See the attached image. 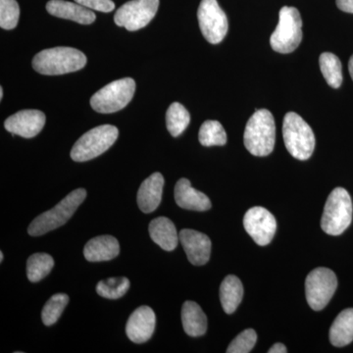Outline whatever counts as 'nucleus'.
<instances>
[{"label":"nucleus","mask_w":353,"mask_h":353,"mask_svg":"<svg viewBox=\"0 0 353 353\" xmlns=\"http://www.w3.org/2000/svg\"><path fill=\"white\" fill-rule=\"evenodd\" d=\"M276 141L275 120L270 111L260 109L246 124L243 143L254 157H267L273 152Z\"/></svg>","instance_id":"nucleus-2"},{"label":"nucleus","mask_w":353,"mask_h":353,"mask_svg":"<svg viewBox=\"0 0 353 353\" xmlns=\"http://www.w3.org/2000/svg\"><path fill=\"white\" fill-rule=\"evenodd\" d=\"M199 139L203 146L225 145L227 134L220 122L208 120L201 125Z\"/></svg>","instance_id":"nucleus-27"},{"label":"nucleus","mask_w":353,"mask_h":353,"mask_svg":"<svg viewBox=\"0 0 353 353\" xmlns=\"http://www.w3.org/2000/svg\"><path fill=\"white\" fill-rule=\"evenodd\" d=\"M163 187V176L158 172L143 181L139 187L137 197L139 208L143 213H152L159 206Z\"/></svg>","instance_id":"nucleus-17"},{"label":"nucleus","mask_w":353,"mask_h":353,"mask_svg":"<svg viewBox=\"0 0 353 353\" xmlns=\"http://www.w3.org/2000/svg\"><path fill=\"white\" fill-rule=\"evenodd\" d=\"M243 296V287L240 279L229 275L220 287V301L227 314H233L240 305Z\"/></svg>","instance_id":"nucleus-23"},{"label":"nucleus","mask_w":353,"mask_h":353,"mask_svg":"<svg viewBox=\"0 0 353 353\" xmlns=\"http://www.w3.org/2000/svg\"><path fill=\"white\" fill-rule=\"evenodd\" d=\"M246 233L260 246L268 245L277 231V221L266 208L255 206L243 217Z\"/></svg>","instance_id":"nucleus-12"},{"label":"nucleus","mask_w":353,"mask_h":353,"mask_svg":"<svg viewBox=\"0 0 353 353\" xmlns=\"http://www.w3.org/2000/svg\"><path fill=\"white\" fill-rule=\"evenodd\" d=\"M352 220V201L343 188H336L330 194L321 219V228L331 236H340Z\"/></svg>","instance_id":"nucleus-5"},{"label":"nucleus","mask_w":353,"mask_h":353,"mask_svg":"<svg viewBox=\"0 0 353 353\" xmlns=\"http://www.w3.org/2000/svg\"><path fill=\"white\" fill-rule=\"evenodd\" d=\"M2 97H3V88H0V99H2Z\"/></svg>","instance_id":"nucleus-36"},{"label":"nucleus","mask_w":353,"mask_h":353,"mask_svg":"<svg viewBox=\"0 0 353 353\" xmlns=\"http://www.w3.org/2000/svg\"><path fill=\"white\" fill-rule=\"evenodd\" d=\"M330 341L336 347L350 345L353 341V308L345 309L334 319L330 329Z\"/></svg>","instance_id":"nucleus-22"},{"label":"nucleus","mask_w":353,"mask_h":353,"mask_svg":"<svg viewBox=\"0 0 353 353\" xmlns=\"http://www.w3.org/2000/svg\"><path fill=\"white\" fill-rule=\"evenodd\" d=\"M336 6L343 12L353 13V0H336Z\"/></svg>","instance_id":"nucleus-33"},{"label":"nucleus","mask_w":353,"mask_h":353,"mask_svg":"<svg viewBox=\"0 0 353 353\" xmlns=\"http://www.w3.org/2000/svg\"><path fill=\"white\" fill-rule=\"evenodd\" d=\"M183 328L190 336H201L208 331V317L194 301H185L182 308Z\"/></svg>","instance_id":"nucleus-21"},{"label":"nucleus","mask_w":353,"mask_h":353,"mask_svg":"<svg viewBox=\"0 0 353 353\" xmlns=\"http://www.w3.org/2000/svg\"><path fill=\"white\" fill-rule=\"evenodd\" d=\"M69 296L65 294H57L48 299L41 311V320L46 326H52L68 305Z\"/></svg>","instance_id":"nucleus-29"},{"label":"nucleus","mask_w":353,"mask_h":353,"mask_svg":"<svg viewBox=\"0 0 353 353\" xmlns=\"http://www.w3.org/2000/svg\"><path fill=\"white\" fill-rule=\"evenodd\" d=\"M46 10L55 17L74 21L82 25L92 24L97 18L95 14L87 7L65 0H50L46 4Z\"/></svg>","instance_id":"nucleus-16"},{"label":"nucleus","mask_w":353,"mask_h":353,"mask_svg":"<svg viewBox=\"0 0 353 353\" xmlns=\"http://www.w3.org/2000/svg\"><path fill=\"white\" fill-rule=\"evenodd\" d=\"M283 137L288 152L296 159L307 160L314 152V132L299 114H285L283 123Z\"/></svg>","instance_id":"nucleus-4"},{"label":"nucleus","mask_w":353,"mask_h":353,"mask_svg":"<svg viewBox=\"0 0 353 353\" xmlns=\"http://www.w3.org/2000/svg\"><path fill=\"white\" fill-rule=\"evenodd\" d=\"M46 115L39 110H22L7 118L4 127L6 131L13 134L31 139L36 137L43 129Z\"/></svg>","instance_id":"nucleus-13"},{"label":"nucleus","mask_w":353,"mask_h":353,"mask_svg":"<svg viewBox=\"0 0 353 353\" xmlns=\"http://www.w3.org/2000/svg\"><path fill=\"white\" fill-rule=\"evenodd\" d=\"M338 287L336 274L331 269L316 268L305 280V296L309 306L315 311L326 307Z\"/></svg>","instance_id":"nucleus-9"},{"label":"nucleus","mask_w":353,"mask_h":353,"mask_svg":"<svg viewBox=\"0 0 353 353\" xmlns=\"http://www.w3.org/2000/svg\"><path fill=\"white\" fill-rule=\"evenodd\" d=\"M303 39V20L294 7H283L279 13V24L272 34L270 44L274 50L287 54L299 48Z\"/></svg>","instance_id":"nucleus-6"},{"label":"nucleus","mask_w":353,"mask_h":353,"mask_svg":"<svg viewBox=\"0 0 353 353\" xmlns=\"http://www.w3.org/2000/svg\"><path fill=\"white\" fill-rule=\"evenodd\" d=\"M130 285L131 283L126 277L104 279L97 284V292L104 299H118L126 294Z\"/></svg>","instance_id":"nucleus-28"},{"label":"nucleus","mask_w":353,"mask_h":353,"mask_svg":"<svg viewBox=\"0 0 353 353\" xmlns=\"http://www.w3.org/2000/svg\"><path fill=\"white\" fill-rule=\"evenodd\" d=\"M159 0H131L116 11L114 21L119 27L134 32L143 29L154 18Z\"/></svg>","instance_id":"nucleus-10"},{"label":"nucleus","mask_w":353,"mask_h":353,"mask_svg":"<svg viewBox=\"0 0 353 353\" xmlns=\"http://www.w3.org/2000/svg\"><path fill=\"white\" fill-rule=\"evenodd\" d=\"M199 28L208 43L217 44L226 37L228 19L217 0H201L197 11Z\"/></svg>","instance_id":"nucleus-11"},{"label":"nucleus","mask_w":353,"mask_h":353,"mask_svg":"<svg viewBox=\"0 0 353 353\" xmlns=\"http://www.w3.org/2000/svg\"><path fill=\"white\" fill-rule=\"evenodd\" d=\"M120 245L112 236H99L88 241L83 255L90 262L109 261L118 256Z\"/></svg>","instance_id":"nucleus-19"},{"label":"nucleus","mask_w":353,"mask_h":353,"mask_svg":"<svg viewBox=\"0 0 353 353\" xmlns=\"http://www.w3.org/2000/svg\"><path fill=\"white\" fill-rule=\"evenodd\" d=\"M3 257H4V255H3V252H0V262H2L3 261Z\"/></svg>","instance_id":"nucleus-37"},{"label":"nucleus","mask_w":353,"mask_h":353,"mask_svg":"<svg viewBox=\"0 0 353 353\" xmlns=\"http://www.w3.org/2000/svg\"><path fill=\"white\" fill-rule=\"evenodd\" d=\"M175 201L181 208L194 211H208L211 201L203 192L192 187L188 179H180L175 185Z\"/></svg>","instance_id":"nucleus-18"},{"label":"nucleus","mask_w":353,"mask_h":353,"mask_svg":"<svg viewBox=\"0 0 353 353\" xmlns=\"http://www.w3.org/2000/svg\"><path fill=\"white\" fill-rule=\"evenodd\" d=\"M148 231L152 240L167 252L175 250L180 241L175 225L169 218L158 217L153 219L148 227Z\"/></svg>","instance_id":"nucleus-20"},{"label":"nucleus","mask_w":353,"mask_h":353,"mask_svg":"<svg viewBox=\"0 0 353 353\" xmlns=\"http://www.w3.org/2000/svg\"><path fill=\"white\" fill-rule=\"evenodd\" d=\"M20 7L16 0H0V27L13 30L19 21Z\"/></svg>","instance_id":"nucleus-30"},{"label":"nucleus","mask_w":353,"mask_h":353,"mask_svg":"<svg viewBox=\"0 0 353 353\" xmlns=\"http://www.w3.org/2000/svg\"><path fill=\"white\" fill-rule=\"evenodd\" d=\"M85 197L87 190L85 189H78L70 192L57 205L32 221L28 228V233L32 236H39L63 226L83 203Z\"/></svg>","instance_id":"nucleus-3"},{"label":"nucleus","mask_w":353,"mask_h":353,"mask_svg":"<svg viewBox=\"0 0 353 353\" xmlns=\"http://www.w3.org/2000/svg\"><path fill=\"white\" fill-rule=\"evenodd\" d=\"M87 57L76 48H48L39 52L32 59V68L41 75L57 76L83 69Z\"/></svg>","instance_id":"nucleus-1"},{"label":"nucleus","mask_w":353,"mask_h":353,"mask_svg":"<svg viewBox=\"0 0 353 353\" xmlns=\"http://www.w3.org/2000/svg\"><path fill=\"white\" fill-rule=\"evenodd\" d=\"M179 239L190 263L196 266L208 263L210 259L211 241L205 234L183 229L179 234Z\"/></svg>","instance_id":"nucleus-14"},{"label":"nucleus","mask_w":353,"mask_h":353,"mask_svg":"<svg viewBox=\"0 0 353 353\" xmlns=\"http://www.w3.org/2000/svg\"><path fill=\"white\" fill-rule=\"evenodd\" d=\"M257 341L256 332L252 329L245 330L239 334L228 347V353H248L252 352Z\"/></svg>","instance_id":"nucleus-31"},{"label":"nucleus","mask_w":353,"mask_h":353,"mask_svg":"<svg viewBox=\"0 0 353 353\" xmlns=\"http://www.w3.org/2000/svg\"><path fill=\"white\" fill-rule=\"evenodd\" d=\"M136 90V82L131 78L121 79L108 83L90 99L92 109L99 113H114L126 108Z\"/></svg>","instance_id":"nucleus-8"},{"label":"nucleus","mask_w":353,"mask_h":353,"mask_svg":"<svg viewBox=\"0 0 353 353\" xmlns=\"http://www.w3.org/2000/svg\"><path fill=\"white\" fill-rule=\"evenodd\" d=\"M119 131L112 125L95 127L83 134L71 150V158L76 162H85L108 150L118 138Z\"/></svg>","instance_id":"nucleus-7"},{"label":"nucleus","mask_w":353,"mask_h":353,"mask_svg":"<svg viewBox=\"0 0 353 353\" xmlns=\"http://www.w3.org/2000/svg\"><path fill=\"white\" fill-rule=\"evenodd\" d=\"M77 3L87 7L90 10L101 11V12H111L115 8L112 0H75Z\"/></svg>","instance_id":"nucleus-32"},{"label":"nucleus","mask_w":353,"mask_h":353,"mask_svg":"<svg viewBox=\"0 0 353 353\" xmlns=\"http://www.w3.org/2000/svg\"><path fill=\"white\" fill-rule=\"evenodd\" d=\"M190 122L189 111L179 102H174L166 113L167 129L173 137H179L187 129Z\"/></svg>","instance_id":"nucleus-26"},{"label":"nucleus","mask_w":353,"mask_h":353,"mask_svg":"<svg viewBox=\"0 0 353 353\" xmlns=\"http://www.w3.org/2000/svg\"><path fill=\"white\" fill-rule=\"evenodd\" d=\"M54 260L48 253H34L27 261V276L32 283L39 282L52 270Z\"/></svg>","instance_id":"nucleus-25"},{"label":"nucleus","mask_w":353,"mask_h":353,"mask_svg":"<svg viewBox=\"0 0 353 353\" xmlns=\"http://www.w3.org/2000/svg\"><path fill=\"white\" fill-rule=\"evenodd\" d=\"M269 353H285L288 352L287 347L283 343H277L268 350Z\"/></svg>","instance_id":"nucleus-34"},{"label":"nucleus","mask_w":353,"mask_h":353,"mask_svg":"<svg viewBox=\"0 0 353 353\" xmlns=\"http://www.w3.org/2000/svg\"><path fill=\"white\" fill-rule=\"evenodd\" d=\"M348 70H350V76L353 80V55L350 57V62H348Z\"/></svg>","instance_id":"nucleus-35"},{"label":"nucleus","mask_w":353,"mask_h":353,"mask_svg":"<svg viewBox=\"0 0 353 353\" xmlns=\"http://www.w3.org/2000/svg\"><path fill=\"white\" fill-rule=\"evenodd\" d=\"M320 69L330 87L340 88L343 83V66L341 60L333 53H322L319 59Z\"/></svg>","instance_id":"nucleus-24"},{"label":"nucleus","mask_w":353,"mask_h":353,"mask_svg":"<svg viewBox=\"0 0 353 353\" xmlns=\"http://www.w3.org/2000/svg\"><path fill=\"white\" fill-rule=\"evenodd\" d=\"M154 311L148 306L137 308L130 316L126 325L128 338L134 343H143L152 338L155 330Z\"/></svg>","instance_id":"nucleus-15"}]
</instances>
